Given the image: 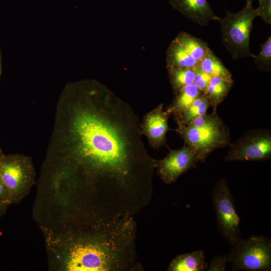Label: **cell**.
<instances>
[{
    "label": "cell",
    "instance_id": "1",
    "mask_svg": "<svg viewBox=\"0 0 271 271\" xmlns=\"http://www.w3.org/2000/svg\"><path fill=\"white\" fill-rule=\"evenodd\" d=\"M66 88L53 148L67 177L107 191L152 189L157 160L142 140L141 122L128 104L95 86Z\"/></svg>",
    "mask_w": 271,
    "mask_h": 271
},
{
    "label": "cell",
    "instance_id": "2",
    "mask_svg": "<svg viewBox=\"0 0 271 271\" xmlns=\"http://www.w3.org/2000/svg\"><path fill=\"white\" fill-rule=\"evenodd\" d=\"M121 231H110L95 240L81 239L72 243L64 261L69 271H100L119 268L122 261Z\"/></svg>",
    "mask_w": 271,
    "mask_h": 271
},
{
    "label": "cell",
    "instance_id": "3",
    "mask_svg": "<svg viewBox=\"0 0 271 271\" xmlns=\"http://www.w3.org/2000/svg\"><path fill=\"white\" fill-rule=\"evenodd\" d=\"M252 3L246 2L244 7L237 13L227 11L219 19L221 40L233 59L251 57L250 34L256 17Z\"/></svg>",
    "mask_w": 271,
    "mask_h": 271
},
{
    "label": "cell",
    "instance_id": "4",
    "mask_svg": "<svg viewBox=\"0 0 271 271\" xmlns=\"http://www.w3.org/2000/svg\"><path fill=\"white\" fill-rule=\"evenodd\" d=\"M175 130L195 152L198 162L205 161L213 151L230 144L229 130L218 115L203 126L177 125Z\"/></svg>",
    "mask_w": 271,
    "mask_h": 271
},
{
    "label": "cell",
    "instance_id": "5",
    "mask_svg": "<svg viewBox=\"0 0 271 271\" xmlns=\"http://www.w3.org/2000/svg\"><path fill=\"white\" fill-rule=\"evenodd\" d=\"M0 173L11 204L20 202L34 184L35 172L32 162L23 155H4L0 159Z\"/></svg>",
    "mask_w": 271,
    "mask_h": 271
},
{
    "label": "cell",
    "instance_id": "6",
    "mask_svg": "<svg viewBox=\"0 0 271 271\" xmlns=\"http://www.w3.org/2000/svg\"><path fill=\"white\" fill-rule=\"evenodd\" d=\"M227 256L233 270L270 271L271 241L266 236L251 235L232 247Z\"/></svg>",
    "mask_w": 271,
    "mask_h": 271
},
{
    "label": "cell",
    "instance_id": "7",
    "mask_svg": "<svg viewBox=\"0 0 271 271\" xmlns=\"http://www.w3.org/2000/svg\"><path fill=\"white\" fill-rule=\"evenodd\" d=\"M212 202L219 231L231 246H236L242 239L240 218L226 179L217 182L212 193Z\"/></svg>",
    "mask_w": 271,
    "mask_h": 271
},
{
    "label": "cell",
    "instance_id": "8",
    "mask_svg": "<svg viewBox=\"0 0 271 271\" xmlns=\"http://www.w3.org/2000/svg\"><path fill=\"white\" fill-rule=\"evenodd\" d=\"M229 145L226 161L266 160L271 156L270 132L264 129L249 130Z\"/></svg>",
    "mask_w": 271,
    "mask_h": 271
},
{
    "label": "cell",
    "instance_id": "9",
    "mask_svg": "<svg viewBox=\"0 0 271 271\" xmlns=\"http://www.w3.org/2000/svg\"><path fill=\"white\" fill-rule=\"evenodd\" d=\"M198 162L195 152L188 146L174 150L163 159L157 160V174L166 184L175 182L183 173L196 166Z\"/></svg>",
    "mask_w": 271,
    "mask_h": 271
},
{
    "label": "cell",
    "instance_id": "10",
    "mask_svg": "<svg viewBox=\"0 0 271 271\" xmlns=\"http://www.w3.org/2000/svg\"><path fill=\"white\" fill-rule=\"evenodd\" d=\"M159 104L146 113L141 123L142 131L151 146L158 149L166 144V134L169 129L168 120L170 114Z\"/></svg>",
    "mask_w": 271,
    "mask_h": 271
},
{
    "label": "cell",
    "instance_id": "11",
    "mask_svg": "<svg viewBox=\"0 0 271 271\" xmlns=\"http://www.w3.org/2000/svg\"><path fill=\"white\" fill-rule=\"evenodd\" d=\"M172 6L199 25L207 26L211 20L218 21L207 0H170Z\"/></svg>",
    "mask_w": 271,
    "mask_h": 271
},
{
    "label": "cell",
    "instance_id": "12",
    "mask_svg": "<svg viewBox=\"0 0 271 271\" xmlns=\"http://www.w3.org/2000/svg\"><path fill=\"white\" fill-rule=\"evenodd\" d=\"M208 266L204 252L200 249L176 256L170 262L167 270L203 271L207 270Z\"/></svg>",
    "mask_w": 271,
    "mask_h": 271
},
{
    "label": "cell",
    "instance_id": "13",
    "mask_svg": "<svg viewBox=\"0 0 271 271\" xmlns=\"http://www.w3.org/2000/svg\"><path fill=\"white\" fill-rule=\"evenodd\" d=\"M203 93L193 83L181 88L166 110L176 117L187 109Z\"/></svg>",
    "mask_w": 271,
    "mask_h": 271
},
{
    "label": "cell",
    "instance_id": "14",
    "mask_svg": "<svg viewBox=\"0 0 271 271\" xmlns=\"http://www.w3.org/2000/svg\"><path fill=\"white\" fill-rule=\"evenodd\" d=\"M233 84V80H227L217 76H212L203 93L207 97L210 106L216 110L227 95Z\"/></svg>",
    "mask_w": 271,
    "mask_h": 271
},
{
    "label": "cell",
    "instance_id": "15",
    "mask_svg": "<svg viewBox=\"0 0 271 271\" xmlns=\"http://www.w3.org/2000/svg\"><path fill=\"white\" fill-rule=\"evenodd\" d=\"M176 41L198 63L212 51L205 42L186 33L180 34Z\"/></svg>",
    "mask_w": 271,
    "mask_h": 271
},
{
    "label": "cell",
    "instance_id": "16",
    "mask_svg": "<svg viewBox=\"0 0 271 271\" xmlns=\"http://www.w3.org/2000/svg\"><path fill=\"white\" fill-rule=\"evenodd\" d=\"M210 106L209 100L203 92L187 109L175 117L177 125H185L195 118L206 114Z\"/></svg>",
    "mask_w": 271,
    "mask_h": 271
},
{
    "label": "cell",
    "instance_id": "17",
    "mask_svg": "<svg viewBox=\"0 0 271 271\" xmlns=\"http://www.w3.org/2000/svg\"><path fill=\"white\" fill-rule=\"evenodd\" d=\"M198 66L204 72L211 76L233 80L231 73L212 51L198 63Z\"/></svg>",
    "mask_w": 271,
    "mask_h": 271
},
{
    "label": "cell",
    "instance_id": "18",
    "mask_svg": "<svg viewBox=\"0 0 271 271\" xmlns=\"http://www.w3.org/2000/svg\"><path fill=\"white\" fill-rule=\"evenodd\" d=\"M169 62L171 68H194L198 65V63L176 41L170 49Z\"/></svg>",
    "mask_w": 271,
    "mask_h": 271
},
{
    "label": "cell",
    "instance_id": "19",
    "mask_svg": "<svg viewBox=\"0 0 271 271\" xmlns=\"http://www.w3.org/2000/svg\"><path fill=\"white\" fill-rule=\"evenodd\" d=\"M170 76L174 91L177 93L184 86L193 83L194 68H171Z\"/></svg>",
    "mask_w": 271,
    "mask_h": 271
},
{
    "label": "cell",
    "instance_id": "20",
    "mask_svg": "<svg viewBox=\"0 0 271 271\" xmlns=\"http://www.w3.org/2000/svg\"><path fill=\"white\" fill-rule=\"evenodd\" d=\"M260 51L257 55L252 54L256 68L261 71L271 70V37L260 44Z\"/></svg>",
    "mask_w": 271,
    "mask_h": 271
},
{
    "label": "cell",
    "instance_id": "21",
    "mask_svg": "<svg viewBox=\"0 0 271 271\" xmlns=\"http://www.w3.org/2000/svg\"><path fill=\"white\" fill-rule=\"evenodd\" d=\"M258 7L254 9L256 16L266 24L271 25V0H258Z\"/></svg>",
    "mask_w": 271,
    "mask_h": 271
},
{
    "label": "cell",
    "instance_id": "22",
    "mask_svg": "<svg viewBox=\"0 0 271 271\" xmlns=\"http://www.w3.org/2000/svg\"><path fill=\"white\" fill-rule=\"evenodd\" d=\"M193 83L203 92L206 90L212 76L204 72L199 66L194 68Z\"/></svg>",
    "mask_w": 271,
    "mask_h": 271
},
{
    "label": "cell",
    "instance_id": "23",
    "mask_svg": "<svg viewBox=\"0 0 271 271\" xmlns=\"http://www.w3.org/2000/svg\"><path fill=\"white\" fill-rule=\"evenodd\" d=\"M228 262V256L223 254L216 256L210 260L209 265L208 266V271H224L226 270L227 263Z\"/></svg>",
    "mask_w": 271,
    "mask_h": 271
},
{
    "label": "cell",
    "instance_id": "24",
    "mask_svg": "<svg viewBox=\"0 0 271 271\" xmlns=\"http://www.w3.org/2000/svg\"><path fill=\"white\" fill-rule=\"evenodd\" d=\"M0 204L9 206L11 202L8 191L5 187L0 173Z\"/></svg>",
    "mask_w": 271,
    "mask_h": 271
},
{
    "label": "cell",
    "instance_id": "25",
    "mask_svg": "<svg viewBox=\"0 0 271 271\" xmlns=\"http://www.w3.org/2000/svg\"><path fill=\"white\" fill-rule=\"evenodd\" d=\"M8 206L7 205L0 204V217L3 215Z\"/></svg>",
    "mask_w": 271,
    "mask_h": 271
},
{
    "label": "cell",
    "instance_id": "26",
    "mask_svg": "<svg viewBox=\"0 0 271 271\" xmlns=\"http://www.w3.org/2000/svg\"><path fill=\"white\" fill-rule=\"evenodd\" d=\"M2 52L0 49V76L2 73Z\"/></svg>",
    "mask_w": 271,
    "mask_h": 271
},
{
    "label": "cell",
    "instance_id": "27",
    "mask_svg": "<svg viewBox=\"0 0 271 271\" xmlns=\"http://www.w3.org/2000/svg\"><path fill=\"white\" fill-rule=\"evenodd\" d=\"M4 154L3 153L2 151L0 149V159L3 157Z\"/></svg>",
    "mask_w": 271,
    "mask_h": 271
},
{
    "label": "cell",
    "instance_id": "28",
    "mask_svg": "<svg viewBox=\"0 0 271 271\" xmlns=\"http://www.w3.org/2000/svg\"><path fill=\"white\" fill-rule=\"evenodd\" d=\"M253 0H246V2H252Z\"/></svg>",
    "mask_w": 271,
    "mask_h": 271
}]
</instances>
